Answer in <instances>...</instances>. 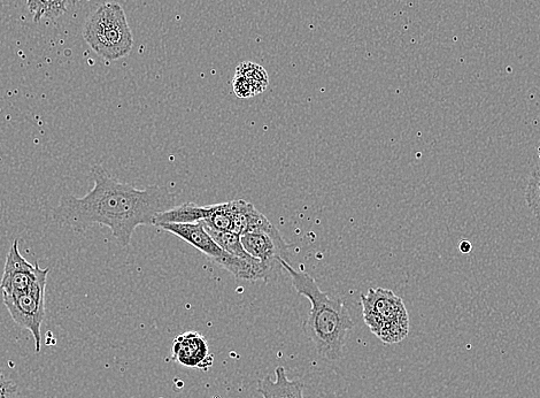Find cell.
Masks as SVG:
<instances>
[{
    "label": "cell",
    "instance_id": "obj_1",
    "mask_svg": "<svg viewBox=\"0 0 540 398\" xmlns=\"http://www.w3.org/2000/svg\"><path fill=\"white\" fill-rule=\"evenodd\" d=\"M95 187L82 198L61 197L52 211L54 223L84 232L91 226L111 229L119 246H130L138 226H154L158 214L176 206L177 195L166 187L137 189L108 174L103 166L91 168Z\"/></svg>",
    "mask_w": 540,
    "mask_h": 398
},
{
    "label": "cell",
    "instance_id": "obj_2",
    "mask_svg": "<svg viewBox=\"0 0 540 398\" xmlns=\"http://www.w3.org/2000/svg\"><path fill=\"white\" fill-rule=\"evenodd\" d=\"M279 263L289 273L297 293L312 304L310 315L303 324L304 334L314 343L320 357L330 362L339 361L347 336L356 326L345 302L322 292L310 274L296 271L287 260L282 259Z\"/></svg>",
    "mask_w": 540,
    "mask_h": 398
},
{
    "label": "cell",
    "instance_id": "obj_3",
    "mask_svg": "<svg viewBox=\"0 0 540 398\" xmlns=\"http://www.w3.org/2000/svg\"><path fill=\"white\" fill-rule=\"evenodd\" d=\"M84 40L108 61L125 58L134 45L127 15L118 3H106L92 13L83 28Z\"/></svg>",
    "mask_w": 540,
    "mask_h": 398
},
{
    "label": "cell",
    "instance_id": "obj_4",
    "mask_svg": "<svg viewBox=\"0 0 540 398\" xmlns=\"http://www.w3.org/2000/svg\"><path fill=\"white\" fill-rule=\"evenodd\" d=\"M203 252L216 265L234 274L237 279L246 281L268 280L273 269L259 259L245 260L228 254L219 247L203 223L197 224H160L157 226Z\"/></svg>",
    "mask_w": 540,
    "mask_h": 398
},
{
    "label": "cell",
    "instance_id": "obj_5",
    "mask_svg": "<svg viewBox=\"0 0 540 398\" xmlns=\"http://www.w3.org/2000/svg\"><path fill=\"white\" fill-rule=\"evenodd\" d=\"M362 317L370 332L385 344L404 341L410 332V317L406 306L392 290L369 289L361 295Z\"/></svg>",
    "mask_w": 540,
    "mask_h": 398
},
{
    "label": "cell",
    "instance_id": "obj_6",
    "mask_svg": "<svg viewBox=\"0 0 540 398\" xmlns=\"http://www.w3.org/2000/svg\"><path fill=\"white\" fill-rule=\"evenodd\" d=\"M48 275L38 280L32 288L18 294H3L4 304L14 323L28 329L35 339L36 352L41 351V328L45 318V288Z\"/></svg>",
    "mask_w": 540,
    "mask_h": 398
},
{
    "label": "cell",
    "instance_id": "obj_7",
    "mask_svg": "<svg viewBox=\"0 0 540 398\" xmlns=\"http://www.w3.org/2000/svg\"><path fill=\"white\" fill-rule=\"evenodd\" d=\"M49 269L42 270L40 265L27 262L19 250V241L15 240L7 255L0 289L3 294H18L26 292L35 283L49 274Z\"/></svg>",
    "mask_w": 540,
    "mask_h": 398
},
{
    "label": "cell",
    "instance_id": "obj_8",
    "mask_svg": "<svg viewBox=\"0 0 540 398\" xmlns=\"http://www.w3.org/2000/svg\"><path fill=\"white\" fill-rule=\"evenodd\" d=\"M173 358L185 367L204 371L210 369L214 362L206 339L197 332L176 336L173 343Z\"/></svg>",
    "mask_w": 540,
    "mask_h": 398
},
{
    "label": "cell",
    "instance_id": "obj_9",
    "mask_svg": "<svg viewBox=\"0 0 540 398\" xmlns=\"http://www.w3.org/2000/svg\"><path fill=\"white\" fill-rule=\"evenodd\" d=\"M242 244L246 252L253 258H257L269 266H273L280 260H287L289 244L283 237H273L265 233H246L241 236Z\"/></svg>",
    "mask_w": 540,
    "mask_h": 398
},
{
    "label": "cell",
    "instance_id": "obj_10",
    "mask_svg": "<svg viewBox=\"0 0 540 398\" xmlns=\"http://www.w3.org/2000/svg\"><path fill=\"white\" fill-rule=\"evenodd\" d=\"M276 379L270 375L259 380L258 392L264 398H305L302 381L290 380L283 366L276 367Z\"/></svg>",
    "mask_w": 540,
    "mask_h": 398
},
{
    "label": "cell",
    "instance_id": "obj_11",
    "mask_svg": "<svg viewBox=\"0 0 540 398\" xmlns=\"http://www.w3.org/2000/svg\"><path fill=\"white\" fill-rule=\"evenodd\" d=\"M210 212V206H197L195 203H184L172 210L158 214L154 226L160 224H197L203 223Z\"/></svg>",
    "mask_w": 540,
    "mask_h": 398
},
{
    "label": "cell",
    "instance_id": "obj_12",
    "mask_svg": "<svg viewBox=\"0 0 540 398\" xmlns=\"http://www.w3.org/2000/svg\"><path fill=\"white\" fill-rule=\"evenodd\" d=\"M36 24L43 19H57L65 14L72 0H26Z\"/></svg>",
    "mask_w": 540,
    "mask_h": 398
},
{
    "label": "cell",
    "instance_id": "obj_13",
    "mask_svg": "<svg viewBox=\"0 0 540 398\" xmlns=\"http://www.w3.org/2000/svg\"><path fill=\"white\" fill-rule=\"evenodd\" d=\"M235 206L234 201L210 205V212L203 224L214 231L227 232L233 227Z\"/></svg>",
    "mask_w": 540,
    "mask_h": 398
},
{
    "label": "cell",
    "instance_id": "obj_14",
    "mask_svg": "<svg viewBox=\"0 0 540 398\" xmlns=\"http://www.w3.org/2000/svg\"><path fill=\"white\" fill-rule=\"evenodd\" d=\"M205 229L207 233L212 236V239L219 244V247L228 252V254L245 260L257 259L246 252L242 244L241 236L231 231L219 232L207 227H205Z\"/></svg>",
    "mask_w": 540,
    "mask_h": 398
},
{
    "label": "cell",
    "instance_id": "obj_15",
    "mask_svg": "<svg viewBox=\"0 0 540 398\" xmlns=\"http://www.w3.org/2000/svg\"><path fill=\"white\" fill-rule=\"evenodd\" d=\"M236 75L250 84L254 95L264 93L268 87V75L264 67L253 63H243L237 67Z\"/></svg>",
    "mask_w": 540,
    "mask_h": 398
},
{
    "label": "cell",
    "instance_id": "obj_16",
    "mask_svg": "<svg viewBox=\"0 0 540 398\" xmlns=\"http://www.w3.org/2000/svg\"><path fill=\"white\" fill-rule=\"evenodd\" d=\"M526 201L529 209L540 221V165L532 172L526 191Z\"/></svg>",
    "mask_w": 540,
    "mask_h": 398
},
{
    "label": "cell",
    "instance_id": "obj_17",
    "mask_svg": "<svg viewBox=\"0 0 540 398\" xmlns=\"http://www.w3.org/2000/svg\"><path fill=\"white\" fill-rule=\"evenodd\" d=\"M18 395V385L0 370V398H18Z\"/></svg>",
    "mask_w": 540,
    "mask_h": 398
},
{
    "label": "cell",
    "instance_id": "obj_18",
    "mask_svg": "<svg viewBox=\"0 0 540 398\" xmlns=\"http://www.w3.org/2000/svg\"><path fill=\"white\" fill-rule=\"evenodd\" d=\"M472 248V243L469 241H462L459 246L460 251L465 255H468L469 252L472 251Z\"/></svg>",
    "mask_w": 540,
    "mask_h": 398
},
{
    "label": "cell",
    "instance_id": "obj_19",
    "mask_svg": "<svg viewBox=\"0 0 540 398\" xmlns=\"http://www.w3.org/2000/svg\"><path fill=\"white\" fill-rule=\"evenodd\" d=\"M538 156L540 158V147L538 148Z\"/></svg>",
    "mask_w": 540,
    "mask_h": 398
}]
</instances>
